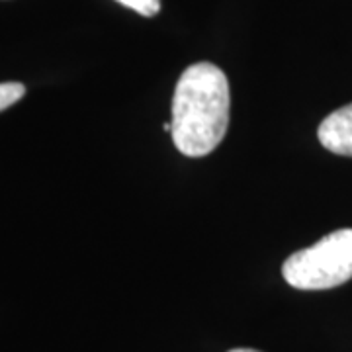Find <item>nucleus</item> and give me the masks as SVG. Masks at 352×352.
<instances>
[{
  "mask_svg": "<svg viewBox=\"0 0 352 352\" xmlns=\"http://www.w3.org/2000/svg\"><path fill=\"white\" fill-rule=\"evenodd\" d=\"M229 80L214 63H196L180 75L173 98V141L186 157L210 155L229 126Z\"/></svg>",
  "mask_w": 352,
  "mask_h": 352,
  "instance_id": "1",
  "label": "nucleus"
},
{
  "mask_svg": "<svg viewBox=\"0 0 352 352\" xmlns=\"http://www.w3.org/2000/svg\"><path fill=\"white\" fill-rule=\"evenodd\" d=\"M284 280L298 289H331L352 278V229H339L294 252L282 266Z\"/></svg>",
  "mask_w": 352,
  "mask_h": 352,
  "instance_id": "2",
  "label": "nucleus"
},
{
  "mask_svg": "<svg viewBox=\"0 0 352 352\" xmlns=\"http://www.w3.org/2000/svg\"><path fill=\"white\" fill-rule=\"evenodd\" d=\"M317 135L327 151L352 157V104L329 113L321 122Z\"/></svg>",
  "mask_w": 352,
  "mask_h": 352,
  "instance_id": "3",
  "label": "nucleus"
},
{
  "mask_svg": "<svg viewBox=\"0 0 352 352\" xmlns=\"http://www.w3.org/2000/svg\"><path fill=\"white\" fill-rule=\"evenodd\" d=\"M25 94V87L20 82H2L0 85V112L14 106Z\"/></svg>",
  "mask_w": 352,
  "mask_h": 352,
  "instance_id": "4",
  "label": "nucleus"
},
{
  "mask_svg": "<svg viewBox=\"0 0 352 352\" xmlns=\"http://www.w3.org/2000/svg\"><path fill=\"white\" fill-rule=\"evenodd\" d=\"M118 2L145 18H151L155 14L161 12V0H118Z\"/></svg>",
  "mask_w": 352,
  "mask_h": 352,
  "instance_id": "5",
  "label": "nucleus"
},
{
  "mask_svg": "<svg viewBox=\"0 0 352 352\" xmlns=\"http://www.w3.org/2000/svg\"><path fill=\"white\" fill-rule=\"evenodd\" d=\"M229 352H258V351H252V349H233V351Z\"/></svg>",
  "mask_w": 352,
  "mask_h": 352,
  "instance_id": "6",
  "label": "nucleus"
}]
</instances>
